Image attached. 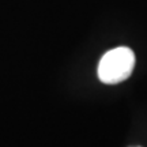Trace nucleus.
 I'll return each mask as SVG.
<instances>
[{
	"instance_id": "f257e3e1",
	"label": "nucleus",
	"mask_w": 147,
	"mask_h": 147,
	"mask_svg": "<svg viewBox=\"0 0 147 147\" xmlns=\"http://www.w3.org/2000/svg\"><path fill=\"white\" fill-rule=\"evenodd\" d=\"M135 67V55L132 49L119 47L110 49L101 57L98 64V78L106 84L124 82L131 76Z\"/></svg>"
}]
</instances>
